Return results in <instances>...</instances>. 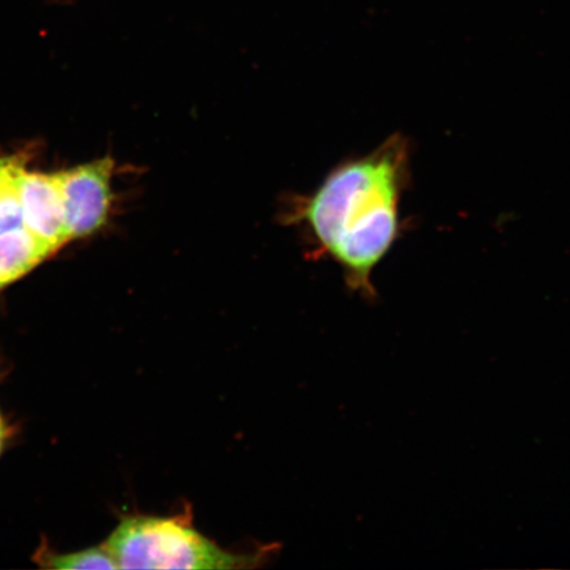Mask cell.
Segmentation results:
<instances>
[{"label": "cell", "mask_w": 570, "mask_h": 570, "mask_svg": "<svg viewBox=\"0 0 570 570\" xmlns=\"http://www.w3.org/2000/svg\"><path fill=\"white\" fill-rule=\"evenodd\" d=\"M407 147L390 138L374 151L341 163L309 195L285 203L283 224L306 234L316 258L344 273L347 288L376 296L372 277L401 233L399 204L407 180Z\"/></svg>", "instance_id": "obj_1"}, {"label": "cell", "mask_w": 570, "mask_h": 570, "mask_svg": "<svg viewBox=\"0 0 570 570\" xmlns=\"http://www.w3.org/2000/svg\"><path fill=\"white\" fill-rule=\"evenodd\" d=\"M118 569H255L266 564L275 547L237 553L225 550L184 515L128 517L107 543Z\"/></svg>", "instance_id": "obj_2"}, {"label": "cell", "mask_w": 570, "mask_h": 570, "mask_svg": "<svg viewBox=\"0 0 570 570\" xmlns=\"http://www.w3.org/2000/svg\"><path fill=\"white\" fill-rule=\"evenodd\" d=\"M114 161L109 158L53 174L70 239L101 229L111 204Z\"/></svg>", "instance_id": "obj_3"}, {"label": "cell", "mask_w": 570, "mask_h": 570, "mask_svg": "<svg viewBox=\"0 0 570 570\" xmlns=\"http://www.w3.org/2000/svg\"><path fill=\"white\" fill-rule=\"evenodd\" d=\"M18 191L24 227L56 253L69 242L66 216L53 175L17 173Z\"/></svg>", "instance_id": "obj_4"}, {"label": "cell", "mask_w": 570, "mask_h": 570, "mask_svg": "<svg viewBox=\"0 0 570 570\" xmlns=\"http://www.w3.org/2000/svg\"><path fill=\"white\" fill-rule=\"evenodd\" d=\"M53 253L26 227L0 234V289L19 281Z\"/></svg>", "instance_id": "obj_5"}, {"label": "cell", "mask_w": 570, "mask_h": 570, "mask_svg": "<svg viewBox=\"0 0 570 570\" xmlns=\"http://www.w3.org/2000/svg\"><path fill=\"white\" fill-rule=\"evenodd\" d=\"M41 566L53 569H118L109 548L106 544L89 550L56 554L48 551L40 552Z\"/></svg>", "instance_id": "obj_6"}, {"label": "cell", "mask_w": 570, "mask_h": 570, "mask_svg": "<svg viewBox=\"0 0 570 570\" xmlns=\"http://www.w3.org/2000/svg\"><path fill=\"white\" fill-rule=\"evenodd\" d=\"M20 160L13 161L0 181V234L24 227L23 209L18 191L17 173Z\"/></svg>", "instance_id": "obj_7"}, {"label": "cell", "mask_w": 570, "mask_h": 570, "mask_svg": "<svg viewBox=\"0 0 570 570\" xmlns=\"http://www.w3.org/2000/svg\"><path fill=\"white\" fill-rule=\"evenodd\" d=\"M16 160L17 159L13 158L0 159V181H2V178L6 175L7 170H9V168Z\"/></svg>", "instance_id": "obj_8"}, {"label": "cell", "mask_w": 570, "mask_h": 570, "mask_svg": "<svg viewBox=\"0 0 570 570\" xmlns=\"http://www.w3.org/2000/svg\"><path fill=\"white\" fill-rule=\"evenodd\" d=\"M3 443H4V426H3L2 419H0V452H2Z\"/></svg>", "instance_id": "obj_9"}]
</instances>
